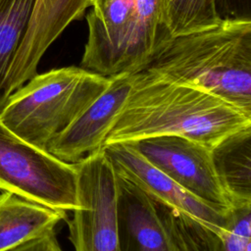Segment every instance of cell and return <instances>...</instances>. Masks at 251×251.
Wrapping results in <instances>:
<instances>
[{"label":"cell","instance_id":"obj_7","mask_svg":"<svg viewBox=\"0 0 251 251\" xmlns=\"http://www.w3.org/2000/svg\"><path fill=\"white\" fill-rule=\"evenodd\" d=\"M117 210L121 251L206 249L208 239L175 210L119 176Z\"/></svg>","mask_w":251,"mask_h":251},{"label":"cell","instance_id":"obj_13","mask_svg":"<svg viewBox=\"0 0 251 251\" xmlns=\"http://www.w3.org/2000/svg\"><path fill=\"white\" fill-rule=\"evenodd\" d=\"M212 156L234 206L251 204V126L225 137L212 148Z\"/></svg>","mask_w":251,"mask_h":251},{"label":"cell","instance_id":"obj_2","mask_svg":"<svg viewBox=\"0 0 251 251\" xmlns=\"http://www.w3.org/2000/svg\"><path fill=\"white\" fill-rule=\"evenodd\" d=\"M139 72L208 92L251 116V22L220 21L171 36Z\"/></svg>","mask_w":251,"mask_h":251},{"label":"cell","instance_id":"obj_12","mask_svg":"<svg viewBox=\"0 0 251 251\" xmlns=\"http://www.w3.org/2000/svg\"><path fill=\"white\" fill-rule=\"evenodd\" d=\"M66 220L67 212L3 191L0 193V251H10L52 231Z\"/></svg>","mask_w":251,"mask_h":251},{"label":"cell","instance_id":"obj_17","mask_svg":"<svg viewBox=\"0 0 251 251\" xmlns=\"http://www.w3.org/2000/svg\"><path fill=\"white\" fill-rule=\"evenodd\" d=\"M220 21L251 22V0H214Z\"/></svg>","mask_w":251,"mask_h":251},{"label":"cell","instance_id":"obj_15","mask_svg":"<svg viewBox=\"0 0 251 251\" xmlns=\"http://www.w3.org/2000/svg\"><path fill=\"white\" fill-rule=\"evenodd\" d=\"M161 20L172 36L217 25L214 0H157Z\"/></svg>","mask_w":251,"mask_h":251},{"label":"cell","instance_id":"obj_16","mask_svg":"<svg viewBox=\"0 0 251 251\" xmlns=\"http://www.w3.org/2000/svg\"><path fill=\"white\" fill-rule=\"evenodd\" d=\"M205 251H251V204L237 205L228 211L226 226L211 234Z\"/></svg>","mask_w":251,"mask_h":251},{"label":"cell","instance_id":"obj_5","mask_svg":"<svg viewBox=\"0 0 251 251\" xmlns=\"http://www.w3.org/2000/svg\"><path fill=\"white\" fill-rule=\"evenodd\" d=\"M75 164L25 142L0 122V190L69 212L78 206Z\"/></svg>","mask_w":251,"mask_h":251},{"label":"cell","instance_id":"obj_6","mask_svg":"<svg viewBox=\"0 0 251 251\" xmlns=\"http://www.w3.org/2000/svg\"><path fill=\"white\" fill-rule=\"evenodd\" d=\"M78 206L68 222L75 251H121L118 224V176L99 149L77 163Z\"/></svg>","mask_w":251,"mask_h":251},{"label":"cell","instance_id":"obj_3","mask_svg":"<svg viewBox=\"0 0 251 251\" xmlns=\"http://www.w3.org/2000/svg\"><path fill=\"white\" fill-rule=\"evenodd\" d=\"M109 82V76L75 66L36 74L9 97L0 122L25 142L47 152L52 139L83 113Z\"/></svg>","mask_w":251,"mask_h":251},{"label":"cell","instance_id":"obj_1","mask_svg":"<svg viewBox=\"0 0 251 251\" xmlns=\"http://www.w3.org/2000/svg\"><path fill=\"white\" fill-rule=\"evenodd\" d=\"M250 126V115L215 95L138 72L104 145L176 135L212 149Z\"/></svg>","mask_w":251,"mask_h":251},{"label":"cell","instance_id":"obj_8","mask_svg":"<svg viewBox=\"0 0 251 251\" xmlns=\"http://www.w3.org/2000/svg\"><path fill=\"white\" fill-rule=\"evenodd\" d=\"M124 143L202 201L225 210L234 207L217 175L211 148L176 135L152 136Z\"/></svg>","mask_w":251,"mask_h":251},{"label":"cell","instance_id":"obj_18","mask_svg":"<svg viewBox=\"0 0 251 251\" xmlns=\"http://www.w3.org/2000/svg\"><path fill=\"white\" fill-rule=\"evenodd\" d=\"M10 251H64L57 239L55 230L33 238Z\"/></svg>","mask_w":251,"mask_h":251},{"label":"cell","instance_id":"obj_19","mask_svg":"<svg viewBox=\"0 0 251 251\" xmlns=\"http://www.w3.org/2000/svg\"><path fill=\"white\" fill-rule=\"evenodd\" d=\"M38 2H39V0H36V1H35V5H36Z\"/></svg>","mask_w":251,"mask_h":251},{"label":"cell","instance_id":"obj_9","mask_svg":"<svg viewBox=\"0 0 251 251\" xmlns=\"http://www.w3.org/2000/svg\"><path fill=\"white\" fill-rule=\"evenodd\" d=\"M103 149L119 176L175 210L206 239L226 226L229 210L211 205L192 195L127 143H112L104 145Z\"/></svg>","mask_w":251,"mask_h":251},{"label":"cell","instance_id":"obj_4","mask_svg":"<svg viewBox=\"0 0 251 251\" xmlns=\"http://www.w3.org/2000/svg\"><path fill=\"white\" fill-rule=\"evenodd\" d=\"M80 68L103 76L135 74L172 36L157 0H91Z\"/></svg>","mask_w":251,"mask_h":251},{"label":"cell","instance_id":"obj_10","mask_svg":"<svg viewBox=\"0 0 251 251\" xmlns=\"http://www.w3.org/2000/svg\"><path fill=\"white\" fill-rule=\"evenodd\" d=\"M133 74L109 76L107 88L68 127L50 142L47 152L57 159L75 164L102 149L132 82Z\"/></svg>","mask_w":251,"mask_h":251},{"label":"cell","instance_id":"obj_14","mask_svg":"<svg viewBox=\"0 0 251 251\" xmlns=\"http://www.w3.org/2000/svg\"><path fill=\"white\" fill-rule=\"evenodd\" d=\"M36 0H0V112L11 96L7 77L28 28Z\"/></svg>","mask_w":251,"mask_h":251},{"label":"cell","instance_id":"obj_11","mask_svg":"<svg viewBox=\"0 0 251 251\" xmlns=\"http://www.w3.org/2000/svg\"><path fill=\"white\" fill-rule=\"evenodd\" d=\"M90 4L91 0H39L7 77L10 95L37 74L47 48Z\"/></svg>","mask_w":251,"mask_h":251}]
</instances>
